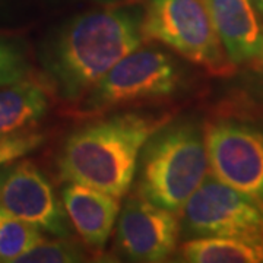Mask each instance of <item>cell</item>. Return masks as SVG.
<instances>
[{"label":"cell","mask_w":263,"mask_h":263,"mask_svg":"<svg viewBox=\"0 0 263 263\" xmlns=\"http://www.w3.org/2000/svg\"><path fill=\"white\" fill-rule=\"evenodd\" d=\"M143 10L108 5L63 21L41 47V65L59 98L78 103L117 62L143 43Z\"/></svg>","instance_id":"1"},{"label":"cell","mask_w":263,"mask_h":263,"mask_svg":"<svg viewBox=\"0 0 263 263\" xmlns=\"http://www.w3.org/2000/svg\"><path fill=\"white\" fill-rule=\"evenodd\" d=\"M171 120L170 114L123 113L88 123L66 138L57 158L65 181L123 197L149 138Z\"/></svg>","instance_id":"2"},{"label":"cell","mask_w":263,"mask_h":263,"mask_svg":"<svg viewBox=\"0 0 263 263\" xmlns=\"http://www.w3.org/2000/svg\"><path fill=\"white\" fill-rule=\"evenodd\" d=\"M208 165L205 132L195 123H167L142 149L136 195L179 212L206 179Z\"/></svg>","instance_id":"3"},{"label":"cell","mask_w":263,"mask_h":263,"mask_svg":"<svg viewBox=\"0 0 263 263\" xmlns=\"http://www.w3.org/2000/svg\"><path fill=\"white\" fill-rule=\"evenodd\" d=\"M142 34L143 40L171 48L211 75L234 72L235 65L216 32L206 0H148Z\"/></svg>","instance_id":"4"},{"label":"cell","mask_w":263,"mask_h":263,"mask_svg":"<svg viewBox=\"0 0 263 263\" xmlns=\"http://www.w3.org/2000/svg\"><path fill=\"white\" fill-rule=\"evenodd\" d=\"M183 82L180 63L165 50L138 47L123 57L78 101L82 116H101L126 105L176 94Z\"/></svg>","instance_id":"5"},{"label":"cell","mask_w":263,"mask_h":263,"mask_svg":"<svg viewBox=\"0 0 263 263\" xmlns=\"http://www.w3.org/2000/svg\"><path fill=\"white\" fill-rule=\"evenodd\" d=\"M181 231L190 238H263V205L206 176L183 206Z\"/></svg>","instance_id":"6"},{"label":"cell","mask_w":263,"mask_h":263,"mask_svg":"<svg viewBox=\"0 0 263 263\" xmlns=\"http://www.w3.org/2000/svg\"><path fill=\"white\" fill-rule=\"evenodd\" d=\"M205 143L216 179L263 205V129L218 120L206 126Z\"/></svg>","instance_id":"7"},{"label":"cell","mask_w":263,"mask_h":263,"mask_svg":"<svg viewBox=\"0 0 263 263\" xmlns=\"http://www.w3.org/2000/svg\"><path fill=\"white\" fill-rule=\"evenodd\" d=\"M0 208L56 237H69L63 203L47 176L28 160L0 165Z\"/></svg>","instance_id":"8"},{"label":"cell","mask_w":263,"mask_h":263,"mask_svg":"<svg viewBox=\"0 0 263 263\" xmlns=\"http://www.w3.org/2000/svg\"><path fill=\"white\" fill-rule=\"evenodd\" d=\"M180 233L177 212L139 195L127 197L117 218V246L133 262L167 260L177 247Z\"/></svg>","instance_id":"9"},{"label":"cell","mask_w":263,"mask_h":263,"mask_svg":"<svg viewBox=\"0 0 263 263\" xmlns=\"http://www.w3.org/2000/svg\"><path fill=\"white\" fill-rule=\"evenodd\" d=\"M60 196L66 215L85 246L103 252L122 209L119 197L73 181H66Z\"/></svg>","instance_id":"10"},{"label":"cell","mask_w":263,"mask_h":263,"mask_svg":"<svg viewBox=\"0 0 263 263\" xmlns=\"http://www.w3.org/2000/svg\"><path fill=\"white\" fill-rule=\"evenodd\" d=\"M216 32L234 65L262 59L263 32L252 0H206Z\"/></svg>","instance_id":"11"},{"label":"cell","mask_w":263,"mask_h":263,"mask_svg":"<svg viewBox=\"0 0 263 263\" xmlns=\"http://www.w3.org/2000/svg\"><path fill=\"white\" fill-rule=\"evenodd\" d=\"M48 94L41 84L24 79L0 88V138L19 133L43 119L48 110Z\"/></svg>","instance_id":"12"},{"label":"cell","mask_w":263,"mask_h":263,"mask_svg":"<svg viewBox=\"0 0 263 263\" xmlns=\"http://www.w3.org/2000/svg\"><path fill=\"white\" fill-rule=\"evenodd\" d=\"M184 262L262 263L263 238L195 237L181 246Z\"/></svg>","instance_id":"13"},{"label":"cell","mask_w":263,"mask_h":263,"mask_svg":"<svg viewBox=\"0 0 263 263\" xmlns=\"http://www.w3.org/2000/svg\"><path fill=\"white\" fill-rule=\"evenodd\" d=\"M43 240L38 227L0 208V262H16Z\"/></svg>","instance_id":"14"},{"label":"cell","mask_w":263,"mask_h":263,"mask_svg":"<svg viewBox=\"0 0 263 263\" xmlns=\"http://www.w3.org/2000/svg\"><path fill=\"white\" fill-rule=\"evenodd\" d=\"M85 253L75 241L67 237H57V240H43L29 252L22 254L16 262L22 263H72L84 262Z\"/></svg>","instance_id":"15"},{"label":"cell","mask_w":263,"mask_h":263,"mask_svg":"<svg viewBox=\"0 0 263 263\" xmlns=\"http://www.w3.org/2000/svg\"><path fill=\"white\" fill-rule=\"evenodd\" d=\"M29 69L25 47L18 40L0 35V88L27 79Z\"/></svg>","instance_id":"16"},{"label":"cell","mask_w":263,"mask_h":263,"mask_svg":"<svg viewBox=\"0 0 263 263\" xmlns=\"http://www.w3.org/2000/svg\"><path fill=\"white\" fill-rule=\"evenodd\" d=\"M43 142L44 136L41 133L32 132H19L10 136L0 138V165L25 157L28 152L37 149Z\"/></svg>","instance_id":"17"},{"label":"cell","mask_w":263,"mask_h":263,"mask_svg":"<svg viewBox=\"0 0 263 263\" xmlns=\"http://www.w3.org/2000/svg\"><path fill=\"white\" fill-rule=\"evenodd\" d=\"M252 3H253V6L256 8V10L263 15V0H252Z\"/></svg>","instance_id":"18"},{"label":"cell","mask_w":263,"mask_h":263,"mask_svg":"<svg viewBox=\"0 0 263 263\" xmlns=\"http://www.w3.org/2000/svg\"><path fill=\"white\" fill-rule=\"evenodd\" d=\"M101 3H105V5H111V3H116V2H122V0H98Z\"/></svg>","instance_id":"19"},{"label":"cell","mask_w":263,"mask_h":263,"mask_svg":"<svg viewBox=\"0 0 263 263\" xmlns=\"http://www.w3.org/2000/svg\"><path fill=\"white\" fill-rule=\"evenodd\" d=\"M262 59H263V53H262Z\"/></svg>","instance_id":"20"}]
</instances>
